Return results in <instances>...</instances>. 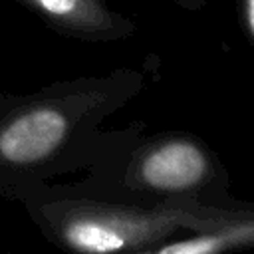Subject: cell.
<instances>
[{
	"instance_id": "6da1fadb",
	"label": "cell",
	"mask_w": 254,
	"mask_h": 254,
	"mask_svg": "<svg viewBox=\"0 0 254 254\" xmlns=\"http://www.w3.org/2000/svg\"><path fill=\"white\" fill-rule=\"evenodd\" d=\"M149 75L117 67L54 81L32 93H0V192L83 173L101 143V123L139 97Z\"/></svg>"
},
{
	"instance_id": "7a4b0ae2",
	"label": "cell",
	"mask_w": 254,
	"mask_h": 254,
	"mask_svg": "<svg viewBox=\"0 0 254 254\" xmlns=\"http://www.w3.org/2000/svg\"><path fill=\"white\" fill-rule=\"evenodd\" d=\"M85 177L69 187L77 192L135 206L194 202L236 206L230 173L220 155L196 133L149 131L145 121L103 129Z\"/></svg>"
},
{
	"instance_id": "3957f363",
	"label": "cell",
	"mask_w": 254,
	"mask_h": 254,
	"mask_svg": "<svg viewBox=\"0 0 254 254\" xmlns=\"http://www.w3.org/2000/svg\"><path fill=\"white\" fill-rule=\"evenodd\" d=\"M2 194L24 206L48 242L75 254H151L173 236L214 226L242 202L230 208L194 202L135 206L48 181L10 187Z\"/></svg>"
},
{
	"instance_id": "277c9868",
	"label": "cell",
	"mask_w": 254,
	"mask_h": 254,
	"mask_svg": "<svg viewBox=\"0 0 254 254\" xmlns=\"http://www.w3.org/2000/svg\"><path fill=\"white\" fill-rule=\"evenodd\" d=\"M60 36L89 42H123L137 34V24L117 12L113 0H16Z\"/></svg>"
},
{
	"instance_id": "5b68a950",
	"label": "cell",
	"mask_w": 254,
	"mask_h": 254,
	"mask_svg": "<svg viewBox=\"0 0 254 254\" xmlns=\"http://www.w3.org/2000/svg\"><path fill=\"white\" fill-rule=\"evenodd\" d=\"M254 248V202H240L214 226L173 236L151 254H222Z\"/></svg>"
},
{
	"instance_id": "8992f818",
	"label": "cell",
	"mask_w": 254,
	"mask_h": 254,
	"mask_svg": "<svg viewBox=\"0 0 254 254\" xmlns=\"http://www.w3.org/2000/svg\"><path fill=\"white\" fill-rule=\"evenodd\" d=\"M236 14L248 44L254 48V0H236Z\"/></svg>"
},
{
	"instance_id": "52a82bcc",
	"label": "cell",
	"mask_w": 254,
	"mask_h": 254,
	"mask_svg": "<svg viewBox=\"0 0 254 254\" xmlns=\"http://www.w3.org/2000/svg\"><path fill=\"white\" fill-rule=\"evenodd\" d=\"M171 2L177 4L179 8L187 10V12H200L208 4V0H171Z\"/></svg>"
}]
</instances>
